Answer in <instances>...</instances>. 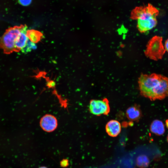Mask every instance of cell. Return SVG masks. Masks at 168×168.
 <instances>
[{"instance_id": "cell-1", "label": "cell", "mask_w": 168, "mask_h": 168, "mask_svg": "<svg viewBox=\"0 0 168 168\" xmlns=\"http://www.w3.org/2000/svg\"><path fill=\"white\" fill-rule=\"evenodd\" d=\"M138 83L141 95L151 100H162L168 96V78L165 76L142 73Z\"/></svg>"}, {"instance_id": "cell-2", "label": "cell", "mask_w": 168, "mask_h": 168, "mask_svg": "<svg viewBox=\"0 0 168 168\" xmlns=\"http://www.w3.org/2000/svg\"><path fill=\"white\" fill-rule=\"evenodd\" d=\"M159 11L150 4L145 6L138 7L131 12L130 18L137 21V27L139 31L144 33L155 27L156 17Z\"/></svg>"}, {"instance_id": "cell-3", "label": "cell", "mask_w": 168, "mask_h": 168, "mask_svg": "<svg viewBox=\"0 0 168 168\" xmlns=\"http://www.w3.org/2000/svg\"><path fill=\"white\" fill-rule=\"evenodd\" d=\"M25 25L11 27L7 29L0 39V48L6 54L15 52V43Z\"/></svg>"}, {"instance_id": "cell-4", "label": "cell", "mask_w": 168, "mask_h": 168, "mask_svg": "<svg viewBox=\"0 0 168 168\" xmlns=\"http://www.w3.org/2000/svg\"><path fill=\"white\" fill-rule=\"evenodd\" d=\"M162 39V37L155 36L150 40L144 51L146 56L155 61L162 59L166 51Z\"/></svg>"}, {"instance_id": "cell-5", "label": "cell", "mask_w": 168, "mask_h": 168, "mask_svg": "<svg viewBox=\"0 0 168 168\" xmlns=\"http://www.w3.org/2000/svg\"><path fill=\"white\" fill-rule=\"evenodd\" d=\"M89 110L91 113L96 116L107 115L110 111L109 101L106 98L92 99L89 102Z\"/></svg>"}, {"instance_id": "cell-6", "label": "cell", "mask_w": 168, "mask_h": 168, "mask_svg": "<svg viewBox=\"0 0 168 168\" xmlns=\"http://www.w3.org/2000/svg\"><path fill=\"white\" fill-rule=\"evenodd\" d=\"M40 127L44 131L51 132L55 130L58 125V120L54 115L47 114L43 116L40 120Z\"/></svg>"}, {"instance_id": "cell-7", "label": "cell", "mask_w": 168, "mask_h": 168, "mask_svg": "<svg viewBox=\"0 0 168 168\" xmlns=\"http://www.w3.org/2000/svg\"><path fill=\"white\" fill-rule=\"evenodd\" d=\"M105 129L106 133L109 136L113 137H116L121 132V125L117 120H111L106 123Z\"/></svg>"}, {"instance_id": "cell-8", "label": "cell", "mask_w": 168, "mask_h": 168, "mask_svg": "<svg viewBox=\"0 0 168 168\" xmlns=\"http://www.w3.org/2000/svg\"><path fill=\"white\" fill-rule=\"evenodd\" d=\"M27 27L25 25L15 43V52H18L25 48L29 40L26 35Z\"/></svg>"}, {"instance_id": "cell-9", "label": "cell", "mask_w": 168, "mask_h": 168, "mask_svg": "<svg viewBox=\"0 0 168 168\" xmlns=\"http://www.w3.org/2000/svg\"><path fill=\"white\" fill-rule=\"evenodd\" d=\"M126 114L128 119L133 121L138 120L142 115L140 109L136 105L132 106L128 108L126 110Z\"/></svg>"}, {"instance_id": "cell-10", "label": "cell", "mask_w": 168, "mask_h": 168, "mask_svg": "<svg viewBox=\"0 0 168 168\" xmlns=\"http://www.w3.org/2000/svg\"><path fill=\"white\" fill-rule=\"evenodd\" d=\"M150 129L152 133L158 136L162 135L165 132V126L163 123L158 119L155 120L152 122Z\"/></svg>"}, {"instance_id": "cell-11", "label": "cell", "mask_w": 168, "mask_h": 168, "mask_svg": "<svg viewBox=\"0 0 168 168\" xmlns=\"http://www.w3.org/2000/svg\"><path fill=\"white\" fill-rule=\"evenodd\" d=\"M26 35L29 40L35 44L40 41L43 36L42 33L34 29L27 30Z\"/></svg>"}, {"instance_id": "cell-12", "label": "cell", "mask_w": 168, "mask_h": 168, "mask_svg": "<svg viewBox=\"0 0 168 168\" xmlns=\"http://www.w3.org/2000/svg\"><path fill=\"white\" fill-rule=\"evenodd\" d=\"M36 48V46L35 44L29 40L26 46L21 51L23 53H27L30 51L32 49Z\"/></svg>"}, {"instance_id": "cell-13", "label": "cell", "mask_w": 168, "mask_h": 168, "mask_svg": "<svg viewBox=\"0 0 168 168\" xmlns=\"http://www.w3.org/2000/svg\"><path fill=\"white\" fill-rule=\"evenodd\" d=\"M32 0H18L19 4L23 6H27L30 5Z\"/></svg>"}, {"instance_id": "cell-14", "label": "cell", "mask_w": 168, "mask_h": 168, "mask_svg": "<svg viewBox=\"0 0 168 168\" xmlns=\"http://www.w3.org/2000/svg\"><path fill=\"white\" fill-rule=\"evenodd\" d=\"M68 162L67 160L64 159L61 162L60 164L63 167H66L68 165Z\"/></svg>"}, {"instance_id": "cell-15", "label": "cell", "mask_w": 168, "mask_h": 168, "mask_svg": "<svg viewBox=\"0 0 168 168\" xmlns=\"http://www.w3.org/2000/svg\"><path fill=\"white\" fill-rule=\"evenodd\" d=\"M164 47L166 50L168 52V39L166 40L165 42Z\"/></svg>"}, {"instance_id": "cell-16", "label": "cell", "mask_w": 168, "mask_h": 168, "mask_svg": "<svg viewBox=\"0 0 168 168\" xmlns=\"http://www.w3.org/2000/svg\"><path fill=\"white\" fill-rule=\"evenodd\" d=\"M166 127L168 128V119L166 121Z\"/></svg>"}, {"instance_id": "cell-17", "label": "cell", "mask_w": 168, "mask_h": 168, "mask_svg": "<svg viewBox=\"0 0 168 168\" xmlns=\"http://www.w3.org/2000/svg\"><path fill=\"white\" fill-rule=\"evenodd\" d=\"M39 168H48L45 166H41V167H40Z\"/></svg>"}, {"instance_id": "cell-18", "label": "cell", "mask_w": 168, "mask_h": 168, "mask_svg": "<svg viewBox=\"0 0 168 168\" xmlns=\"http://www.w3.org/2000/svg\"><path fill=\"white\" fill-rule=\"evenodd\" d=\"M167 141L168 142V135L167 136Z\"/></svg>"}]
</instances>
